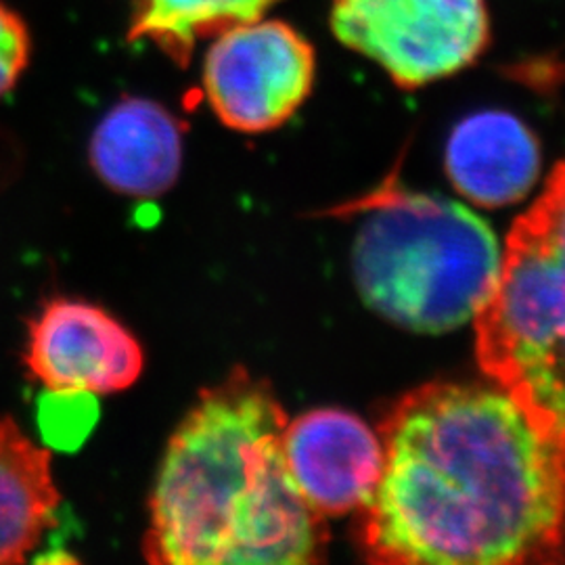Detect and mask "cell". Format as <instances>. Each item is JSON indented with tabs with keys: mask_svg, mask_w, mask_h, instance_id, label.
I'll use <instances>...</instances> for the list:
<instances>
[{
	"mask_svg": "<svg viewBox=\"0 0 565 565\" xmlns=\"http://www.w3.org/2000/svg\"><path fill=\"white\" fill-rule=\"evenodd\" d=\"M329 23L406 90L463 72L490 44L486 0H331Z\"/></svg>",
	"mask_w": 565,
	"mask_h": 565,
	"instance_id": "cell-5",
	"label": "cell"
},
{
	"mask_svg": "<svg viewBox=\"0 0 565 565\" xmlns=\"http://www.w3.org/2000/svg\"><path fill=\"white\" fill-rule=\"evenodd\" d=\"M25 369L46 392H124L145 369L139 340L95 303L55 298L28 323Z\"/></svg>",
	"mask_w": 565,
	"mask_h": 565,
	"instance_id": "cell-7",
	"label": "cell"
},
{
	"mask_svg": "<svg viewBox=\"0 0 565 565\" xmlns=\"http://www.w3.org/2000/svg\"><path fill=\"white\" fill-rule=\"evenodd\" d=\"M282 455L303 501L323 518L366 505L384 467V448L375 434L338 408L287 422Z\"/></svg>",
	"mask_w": 565,
	"mask_h": 565,
	"instance_id": "cell-8",
	"label": "cell"
},
{
	"mask_svg": "<svg viewBox=\"0 0 565 565\" xmlns=\"http://www.w3.org/2000/svg\"><path fill=\"white\" fill-rule=\"evenodd\" d=\"M539 142L505 111L465 118L446 145V172L459 193L484 207L520 202L539 179Z\"/></svg>",
	"mask_w": 565,
	"mask_h": 565,
	"instance_id": "cell-10",
	"label": "cell"
},
{
	"mask_svg": "<svg viewBox=\"0 0 565 565\" xmlns=\"http://www.w3.org/2000/svg\"><path fill=\"white\" fill-rule=\"evenodd\" d=\"M32 55V36L18 11L0 0V99L15 88Z\"/></svg>",
	"mask_w": 565,
	"mask_h": 565,
	"instance_id": "cell-14",
	"label": "cell"
},
{
	"mask_svg": "<svg viewBox=\"0 0 565 565\" xmlns=\"http://www.w3.org/2000/svg\"><path fill=\"white\" fill-rule=\"evenodd\" d=\"M182 126L160 103L124 97L90 139L95 174L126 198H160L181 174Z\"/></svg>",
	"mask_w": 565,
	"mask_h": 565,
	"instance_id": "cell-9",
	"label": "cell"
},
{
	"mask_svg": "<svg viewBox=\"0 0 565 565\" xmlns=\"http://www.w3.org/2000/svg\"><path fill=\"white\" fill-rule=\"evenodd\" d=\"M41 404V425L53 445H78L95 422V396L84 392H49Z\"/></svg>",
	"mask_w": 565,
	"mask_h": 565,
	"instance_id": "cell-13",
	"label": "cell"
},
{
	"mask_svg": "<svg viewBox=\"0 0 565 565\" xmlns=\"http://www.w3.org/2000/svg\"><path fill=\"white\" fill-rule=\"evenodd\" d=\"M281 0H135L128 41L149 42L179 67L193 51L231 28L264 15Z\"/></svg>",
	"mask_w": 565,
	"mask_h": 565,
	"instance_id": "cell-12",
	"label": "cell"
},
{
	"mask_svg": "<svg viewBox=\"0 0 565 565\" xmlns=\"http://www.w3.org/2000/svg\"><path fill=\"white\" fill-rule=\"evenodd\" d=\"M361 212L352 268L375 312L422 333L452 331L480 312L503 260L480 216L396 184L364 200Z\"/></svg>",
	"mask_w": 565,
	"mask_h": 565,
	"instance_id": "cell-3",
	"label": "cell"
},
{
	"mask_svg": "<svg viewBox=\"0 0 565 565\" xmlns=\"http://www.w3.org/2000/svg\"><path fill=\"white\" fill-rule=\"evenodd\" d=\"M287 413L237 366L203 390L172 434L149 501L145 559L163 565L319 564L323 515L282 455Z\"/></svg>",
	"mask_w": 565,
	"mask_h": 565,
	"instance_id": "cell-2",
	"label": "cell"
},
{
	"mask_svg": "<svg viewBox=\"0 0 565 565\" xmlns=\"http://www.w3.org/2000/svg\"><path fill=\"white\" fill-rule=\"evenodd\" d=\"M60 505L49 450L0 417V565L23 564L57 524Z\"/></svg>",
	"mask_w": 565,
	"mask_h": 565,
	"instance_id": "cell-11",
	"label": "cell"
},
{
	"mask_svg": "<svg viewBox=\"0 0 565 565\" xmlns=\"http://www.w3.org/2000/svg\"><path fill=\"white\" fill-rule=\"evenodd\" d=\"M363 507L373 564L565 562V452L505 390L424 385L382 425Z\"/></svg>",
	"mask_w": 565,
	"mask_h": 565,
	"instance_id": "cell-1",
	"label": "cell"
},
{
	"mask_svg": "<svg viewBox=\"0 0 565 565\" xmlns=\"http://www.w3.org/2000/svg\"><path fill=\"white\" fill-rule=\"evenodd\" d=\"M315 74V46L294 25L263 18L212 39L203 60V95L226 128L260 135L302 107Z\"/></svg>",
	"mask_w": 565,
	"mask_h": 565,
	"instance_id": "cell-6",
	"label": "cell"
},
{
	"mask_svg": "<svg viewBox=\"0 0 565 565\" xmlns=\"http://www.w3.org/2000/svg\"><path fill=\"white\" fill-rule=\"evenodd\" d=\"M476 327L486 375L565 452V162L513 226Z\"/></svg>",
	"mask_w": 565,
	"mask_h": 565,
	"instance_id": "cell-4",
	"label": "cell"
}]
</instances>
